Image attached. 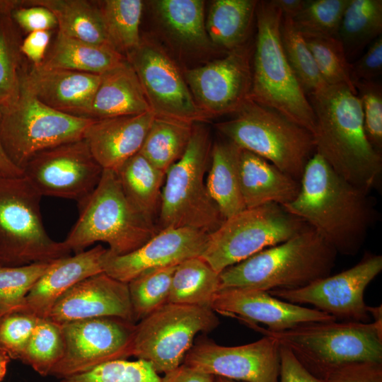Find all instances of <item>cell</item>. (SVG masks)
<instances>
[{"label": "cell", "instance_id": "46", "mask_svg": "<svg viewBox=\"0 0 382 382\" xmlns=\"http://www.w3.org/2000/svg\"><path fill=\"white\" fill-rule=\"evenodd\" d=\"M359 98L364 129L371 145L379 152L382 149V86L376 81L354 83Z\"/></svg>", "mask_w": 382, "mask_h": 382}, {"label": "cell", "instance_id": "27", "mask_svg": "<svg viewBox=\"0 0 382 382\" xmlns=\"http://www.w3.org/2000/svg\"><path fill=\"white\" fill-rule=\"evenodd\" d=\"M126 58L115 48L70 37L58 31L42 66L101 75Z\"/></svg>", "mask_w": 382, "mask_h": 382}, {"label": "cell", "instance_id": "13", "mask_svg": "<svg viewBox=\"0 0 382 382\" xmlns=\"http://www.w3.org/2000/svg\"><path fill=\"white\" fill-rule=\"evenodd\" d=\"M135 323L117 317L75 320L60 325L64 353L52 369L59 379L83 373L103 363L132 356Z\"/></svg>", "mask_w": 382, "mask_h": 382}, {"label": "cell", "instance_id": "35", "mask_svg": "<svg viewBox=\"0 0 382 382\" xmlns=\"http://www.w3.org/2000/svg\"><path fill=\"white\" fill-rule=\"evenodd\" d=\"M153 3L162 23L180 40L197 47L209 44L203 1L158 0Z\"/></svg>", "mask_w": 382, "mask_h": 382}, {"label": "cell", "instance_id": "49", "mask_svg": "<svg viewBox=\"0 0 382 382\" xmlns=\"http://www.w3.org/2000/svg\"><path fill=\"white\" fill-rule=\"evenodd\" d=\"M382 73V37L379 36L367 51L354 64H351L350 76L353 83L376 81Z\"/></svg>", "mask_w": 382, "mask_h": 382}, {"label": "cell", "instance_id": "39", "mask_svg": "<svg viewBox=\"0 0 382 382\" xmlns=\"http://www.w3.org/2000/svg\"><path fill=\"white\" fill-rule=\"evenodd\" d=\"M64 347L60 325L40 318L20 360L46 376L62 358Z\"/></svg>", "mask_w": 382, "mask_h": 382}, {"label": "cell", "instance_id": "2", "mask_svg": "<svg viewBox=\"0 0 382 382\" xmlns=\"http://www.w3.org/2000/svg\"><path fill=\"white\" fill-rule=\"evenodd\" d=\"M308 98L316 116V153L337 174L369 193L379 183L382 156L367 138L357 94L337 85Z\"/></svg>", "mask_w": 382, "mask_h": 382}, {"label": "cell", "instance_id": "6", "mask_svg": "<svg viewBox=\"0 0 382 382\" xmlns=\"http://www.w3.org/2000/svg\"><path fill=\"white\" fill-rule=\"evenodd\" d=\"M250 326L276 339L320 379L345 364L382 363V326L374 322H311L280 332Z\"/></svg>", "mask_w": 382, "mask_h": 382}, {"label": "cell", "instance_id": "3", "mask_svg": "<svg viewBox=\"0 0 382 382\" xmlns=\"http://www.w3.org/2000/svg\"><path fill=\"white\" fill-rule=\"evenodd\" d=\"M337 253L311 227L230 266L220 289H294L330 275Z\"/></svg>", "mask_w": 382, "mask_h": 382}, {"label": "cell", "instance_id": "18", "mask_svg": "<svg viewBox=\"0 0 382 382\" xmlns=\"http://www.w3.org/2000/svg\"><path fill=\"white\" fill-rule=\"evenodd\" d=\"M280 344L267 335L247 345L226 347L201 341L191 347L182 364L241 382H278Z\"/></svg>", "mask_w": 382, "mask_h": 382}, {"label": "cell", "instance_id": "51", "mask_svg": "<svg viewBox=\"0 0 382 382\" xmlns=\"http://www.w3.org/2000/svg\"><path fill=\"white\" fill-rule=\"evenodd\" d=\"M50 38V31H36L28 33L21 43V54H23L33 66L40 65L45 59Z\"/></svg>", "mask_w": 382, "mask_h": 382}, {"label": "cell", "instance_id": "12", "mask_svg": "<svg viewBox=\"0 0 382 382\" xmlns=\"http://www.w3.org/2000/svg\"><path fill=\"white\" fill-rule=\"evenodd\" d=\"M219 323L209 307L166 303L135 324L132 356L165 374L183 364L198 332Z\"/></svg>", "mask_w": 382, "mask_h": 382}, {"label": "cell", "instance_id": "38", "mask_svg": "<svg viewBox=\"0 0 382 382\" xmlns=\"http://www.w3.org/2000/svg\"><path fill=\"white\" fill-rule=\"evenodd\" d=\"M176 266L146 270L127 283L134 323L168 303Z\"/></svg>", "mask_w": 382, "mask_h": 382}, {"label": "cell", "instance_id": "7", "mask_svg": "<svg viewBox=\"0 0 382 382\" xmlns=\"http://www.w3.org/2000/svg\"><path fill=\"white\" fill-rule=\"evenodd\" d=\"M211 149L208 129L194 124L185 153L166 173L157 231L169 228H191L210 234L224 221L204 180Z\"/></svg>", "mask_w": 382, "mask_h": 382}, {"label": "cell", "instance_id": "24", "mask_svg": "<svg viewBox=\"0 0 382 382\" xmlns=\"http://www.w3.org/2000/svg\"><path fill=\"white\" fill-rule=\"evenodd\" d=\"M108 250L98 245L54 260L27 294L21 311L46 318L56 301L69 289L86 278L104 272Z\"/></svg>", "mask_w": 382, "mask_h": 382}, {"label": "cell", "instance_id": "44", "mask_svg": "<svg viewBox=\"0 0 382 382\" xmlns=\"http://www.w3.org/2000/svg\"><path fill=\"white\" fill-rule=\"evenodd\" d=\"M161 378L146 361L117 359L61 378L59 382H160Z\"/></svg>", "mask_w": 382, "mask_h": 382}, {"label": "cell", "instance_id": "5", "mask_svg": "<svg viewBox=\"0 0 382 382\" xmlns=\"http://www.w3.org/2000/svg\"><path fill=\"white\" fill-rule=\"evenodd\" d=\"M78 207L79 218L62 241L75 254L96 242H103L112 255H125L158 232L156 225L129 203L112 170L103 169L97 187Z\"/></svg>", "mask_w": 382, "mask_h": 382}, {"label": "cell", "instance_id": "47", "mask_svg": "<svg viewBox=\"0 0 382 382\" xmlns=\"http://www.w3.org/2000/svg\"><path fill=\"white\" fill-rule=\"evenodd\" d=\"M324 382H382V363L354 362L328 372Z\"/></svg>", "mask_w": 382, "mask_h": 382}, {"label": "cell", "instance_id": "22", "mask_svg": "<svg viewBox=\"0 0 382 382\" xmlns=\"http://www.w3.org/2000/svg\"><path fill=\"white\" fill-rule=\"evenodd\" d=\"M100 75L33 66L20 74L21 85L48 107L70 115L90 118Z\"/></svg>", "mask_w": 382, "mask_h": 382}, {"label": "cell", "instance_id": "11", "mask_svg": "<svg viewBox=\"0 0 382 382\" xmlns=\"http://www.w3.org/2000/svg\"><path fill=\"white\" fill-rule=\"evenodd\" d=\"M307 226L277 204L245 209L226 219L209 234L200 257L220 274L261 250L286 241Z\"/></svg>", "mask_w": 382, "mask_h": 382}, {"label": "cell", "instance_id": "37", "mask_svg": "<svg viewBox=\"0 0 382 382\" xmlns=\"http://www.w3.org/2000/svg\"><path fill=\"white\" fill-rule=\"evenodd\" d=\"M280 37L286 58L307 96L328 86L322 78L303 35L296 28L291 18L282 16Z\"/></svg>", "mask_w": 382, "mask_h": 382}, {"label": "cell", "instance_id": "8", "mask_svg": "<svg viewBox=\"0 0 382 382\" xmlns=\"http://www.w3.org/2000/svg\"><path fill=\"white\" fill-rule=\"evenodd\" d=\"M217 129L240 148L271 163L300 181L316 153L313 134L280 112L249 98Z\"/></svg>", "mask_w": 382, "mask_h": 382}, {"label": "cell", "instance_id": "29", "mask_svg": "<svg viewBox=\"0 0 382 382\" xmlns=\"http://www.w3.org/2000/svg\"><path fill=\"white\" fill-rule=\"evenodd\" d=\"M115 172L132 206L147 221L156 225L166 173L140 153L129 158Z\"/></svg>", "mask_w": 382, "mask_h": 382}, {"label": "cell", "instance_id": "10", "mask_svg": "<svg viewBox=\"0 0 382 382\" xmlns=\"http://www.w3.org/2000/svg\"><path fill=\"white\" fill-rule=\"evenodd\" d=\"M93 120L54 110L20 83L17 99L2 106L0 139L9 159L23 171L37 154L83 139Z\"/></svg>", "mask_w": 382, "mask_h": 382}, {"label": "cell", "instance_id": "43", "mask_svg": "<svg viewBox=\"0 0 382 382\" xmlns=\"http://www.w3.org/2000/svg\"><path fill=\"white\" fill-rule=\"evenodd\" d=\"M349 0H306L292 18L303 36L338 37L344 12Z\"/></svg>", "mask_w": 382, "mask_h": 382}, {"label": "cell", "instance_id": "15", "mask_svg": "<svg viewBox=\"0 0 382 382\" xmlns=\"http://www.w3.org/2000/svg\"><path fill=\"white\" fill-rule=\"evenodd\" d=\"M151 111L156 117L195 124L207 120L175 64L156 44L142 41L127 52Z\"/></svg>", "mask_w": 382, "mask_h": 382}, {"label": "cell", "instance_id": "50", "mask_svg": "<svg viewBox=\"0 0 382 382\" xmlns=\"http://www.w3.org/2000/svg\"><path fill=\"white\" fill-rule=\"evenodd\" d=\"M278 382H324L311 374L286 347L280 345Z\"/></svg>", "mask_w": 382, "mask_h": 382}, {"label": "cell", "instance_id": "14", "mask_svg": "<svg viewBox=\"0 0 382 382\" xmlns=\"http://www.w3.org/2000/svg\"><path fill=\"white\" fill-rule=\"evenodd\" d=\"M382 270V256L366 253L354 266L294 289L267 291L283 301L311 304L336 320L368 323L364 291Z\"/></svg>", "mask_w": 382, "mask_h": 382}, {"label": "cell", "instance_id": "55", "mask_svg": "<svg viewBox=\"0 0 382 382\" xmlns=\"http://www.w3.org/2000/svg\"><path fill=\"white\" fill-rule=\"evenodd\" d=\"M367 311L370 316L374 318V322L379 325H382V306H367Z\"/></svg>", "mask_w": 382, "mask_h": 382}, {"label": "cell", "instance_id": "25", "mask_svg": "<svg viewBox=\"0 0 382 382\" xmlns=\"http://www.w3.org/2000/svg\"><path fill=\"white\" fill-rule=\"evenodd\" d=\"M241 191L246 209L267 204L283 206L292 202L300 190V181L282 172L265 158L241 148Z\"/></svg>", "mask_w": 382, "mask_h": 382}, {"label": "cell", "instance_id": "23", "mask_svg": "<svg viewBox=\"0 0 382 382\" xmlns=\"http://www.w3.org/2000/svg\"><path fill=\"white\" fill-rule=\"evenodd\" d=\"M155 114H141L94 120L83 139L103 169L115 171L139 152Z\"/></svg>", "mask_w": 382, "mask_h": 382}, {"label": "cell", "instance_id": "42", "mask_svg": "<svg viewBox=\"0 0 382 382\" xmlns=\"http://www.w3.org/2000/svg\"><path fill=\"white\" fill-rule=\"evenodd\" d=\"M328 86L345 85L357 93L351 80V63L338 37L303 36Z\"/></svg>", "mask_w": 382, "mask_h": 382}, {"label": "cell", "instance_id": "17", "mask_svg": "<svg viewBox=\"0 0 382 382\" xmlns=\"http://www.w3.org/2000/svg\"><path fill=\"white\" fill-rule=\"evenodd\" d=\"M253 50L244 44L223 58L184 71L192 96L207 118L236 113L250 98Z\"/></svg>", "mask_w": 382, "mask_h": 382}, {"label": "cell", "instance_id": "21", "mask_svg": "<svg viewBox=\"0 0 382 382\" xmlns=\"http://www.w3.org/2000/svg\"><path fill=\"white\" fill-rule=\"evenodd\" d=\"M102 317L134 323L127 283L105 272L86 278L69 289L56 301L46 318L62 325Z\"/></svg>", "mask_w": 382, "mask_h": 382}, {"label": "cell", "instance_id": "4", "mask_svg": "<svg viewBox=\"0 0 382 382\" xmlns=\"http://www.w3.org/2000/svg\"><path fill=\"white\" fill-rule=\"evenodd\" d=\"M282 12L270 1H257L250 98L280 112L313 134L316 116L313 108L282 47Z\"/></svg>", "mask_w": 382, "mask_h": 382}, {"label": "cell", "instance_id": "57", "mask_svg": "<svg viewBox=\"0 0 382 382\" xmlns=\"http://www.w3.org/2000/svg\"><path fill=\"white\" fill-rule=\"evenodd\" d=\"M214 382H241L237 381L232 379L221 377V376H214Z\"/></svg>", "mask_w": 382, "mask_h": 382}, {"label": "cell", "instance_id": "32", "mask_svg": "<svg viewBox=\"0 0 382 382\" xmlns=\"http://www.w3.org/2000/svg\"><path fill=\"white\" fill-rule=\"evenodd\" d=\"M219 289V273L200 257H192L176 266L168 303L211 308Z\"/></svg>", "mask_w": 382, "mask_h": 382}, {"label": "cell", "instance_id": "19", "mask_svg": "<svg viewBox=\"0 0 382 382\" xmlns=\"http://www.w3.org/2000/svg\"><path fill=\"white\" fill-rule=\"evenodd\" d=\"M208 239V233L191 228H165L129 253L115 255L108 250L104 272L128 283L146 270L176 266L187 259L200 257Z\"/></svg>", "mask_w": 382, "mask_h": 382}, {"label": "cell", "instance_id": "26", "mask_svg": "<svg viewBox=\"0 0 382 382\" xmlns=\"http://www.w3.org/2000/svg\"><path fill=\"white\" fill-rule=\"evenodd\" d=\"M150 110L138 76L127 59L100 75L90 118L100 120Z\"/></svg>", "mask_w": 382, "mask_h": 382}, {"label": "cell", "instance_id": "45", "mask_svg": "<svg viewBox=\"0 0 382 382\" xmlns=\"http://www.w3.org/2000/svg\"><path fill=\"white\" fill-rule=\"evenodd\" d=\"M23 311H13L0 317V352L10 359H20L39 320Z\"/></svg>", "mask_w": 382, "mask_h": 382}, {"label": "cell", "instance_id": "28", "mask_svg": "<svg viewBox=\"0 0 382 382\" xmlns=\"http://www.w3.org/2000/svg\"><path fill=\"white\" fill-rule=\"evenodd\" d=\"M240 151L241 148L228 139L216 142L211 149L206 185L225 219L246 209L239 180Z\"/></svg>", "mask_w": 382, "mask_h": 382}, {"label": "cell", "instance_id": "33", "mask_svg": "<svg viewBox=\"0 0 382 382\" xmlns=\"http://www.w3.org/2000/svg\"><path fill=\"white\" fill-rule=\"evenodd\" d=\"M381 33L382 1L349 0L338 33L347 60L359 56Z\"/></svg>", "mask_w": 382, "mask_h": 382}, {"label": "cell", "instance_id": "41", "mask_svg": "<svg viewBox=\"0 0 382 382\" xmlns=\"http://www.w3.org/2000/svg\"><path fill=\"white\" fill-rule=\"evenodd\" d=\"M52 262L18 266L0 264V317L23 308L27 294Z\"/></svg>", "mask_w": 382, "mask_h": 382}, {"label": "cell", "instance_id": "16", "mask_svg": "<svg viewBox=\"0 0 382 382\" xmlns=\"http://www.w3.org/2000/svg\"><path fill=\"white\" fill-rule=\"evenodd\" d=\"M103 171L83 139L42 151L23 169V175L42 197L77 203L95 190Z\"/></svg>", "mask_w": 382, "mask_h": 382}, {"label": "cell", "instance_id": "58", "mask_svg": "<svg viewBox=\"0 0 382 382\" xmlns=\"http://www.w3.org/2000/svg\"><path fill=\"white\" fill-rule=\"evenodd\" d=\"M0 262H1V255H0Z\"/></svg>", "mask_w": 382, "mask_h": 382}, {"label": "cell", "instance_id": "53", "mask_svg": "<svg viewBox=\"0 0 382 382\" xmlns=\"http://www.w3.org/2000/svg\"><path fill=\"white\" fill-rule=\"evenodd\" d=\"M2 105L0 104V118ZM0 175L6 178H15L23 175V171L16 167L6 155L0 139Z\"/></svg>", "mask_w": 382, "mask_h": 382}, {"label": "cell", "instance_id": "34", "mask_svg": "<svg viewBox=\"0 0 382 382\" xmlns=\"http://www.w3.org/2000/svg\"><path fill=\"white\" fill-rule=\"evenodd\" d=\"M193 125L156 116L139 153L166 173L185 153Z\"/></svg>", "mask_w": 382, "mask_h": 382}, {"label": "cell", "instance_id": "31", "mask_svg": "<svg viewBox=\"0 0 382 382\" xmlns=\"http://www.w3.org/2000/svg\"><path fill=\"white\" fill-rule=\"evenodd\" d=\"M258 1L216 0L205 25L210 42L230 52L245 44Z\"/></svg>", "mask_w": 382, "mask_h": 382}, {"label": "cell", "instance_id": "56", "mask_svg": "<svg viewBox=\"0 0 382 382\" xmlns=\"http://www.w3.org/2000/svg\"><path fill=\"white\" fill-rule=\"evenodd\" d=\"M9 359L10 358L5 353L0 352V382L6 375Z\"/></svg>", "mask_w": 382, "mask_h": 382}, {"label": "cell", "instance_id": "48", "mask_svg": "<svg viewBox=\"0 0 382 382\" xmlns=\"http://www.w3.org/2000/svg\"><path fill=\"white\" fill-rule=\"evenodd\" d=\"M11 17L26 33L50 31L58 27L57 18L48 8L41 6H21L11 13Z\"/></svg>", "mask_w": 382, "mask_h": 382}, {"label": "cell", "instance_id": "30", "mask_svg": "<svg viewBox=\"0 0 382 382\" xmlns=\"http://www.w3.org/2000/svg\"><path fill=\"white\" fill-rule=\"evenodd\" d=\"M23 5L41 6L50 10L57 18L58 31L66 36L113 47L96 4L85 0H27L23 1Z\"/></svg>", "mask_w": 382, "mask_h": 382}, {"label": "cell", "instance_id": "54", "mask_svg": "<svg viewBox=\"0 0 382 382\" xmlns=\"http://www.w3.org/2000/svg\"><path fill=\"white\" fill-rule=\"evenodd\" d=\"M306 0H270L283 16L294 18L303 8Z\"/></svg>", "mask_w": 382, "mask_h": 382}, {"label": "cell", "instance_id": "40", "mask_svg": "<svg viewBox=\"0 0 382 382\" xmlns=\"http://www.w3.org/2000/svg\"><path fill=\"white\" fill-rule=\"evenodd\" d=\"M19 34L11 14H0V104L14 102L20 92Z\"/></svg>", "mask_w": 382, "mask_h": 382}, {"label": "cell", "instance_id": "52", "mask_svg": "<svg viewBox=\"0 0 382 382\" xmlns=\"http://www.w3.org/2000/svg\"><path fill=\"white\" fill-rule=\"evenodd\" d=\"M160 382H214V376L181 364L165 374Z\"/></svg>", "mask_w": 382, "mask_h": 382}, {"label": "cell", "instance_id": "1", "mask_svg": "<svg viewBox=\"0 0 382 382\" xmlns=\"http://www.w3.org/2000/svg\"><path fill=\"white\" fill-rule=\"evenodd\" d=\"M282 207L344 255L358 253L376 219L369 193L337 174L317 153L305 167L297 196Z\"/></svg>", "mask_w": 382, "mask_h": 382}, {"label": "cell", "instance_id": "59", "mask_svg": "<svg viewBox=\"0 0 382 382\" xmlns=\"http://www.w3.org/2000/svg\"><path fill=\"white\" fill-rule=\"evenodd\" d=\"M1 175H0V177H1Z\"/></svg>", "mask_w": 382, "mask_h": 382}, {"label": "cell", "instance_id": "36", "mask_svg": "<svg viewBox=\"0 0 382 382\" xmlns=\"http://www.w3.org/2000/svg\"><path fill=\"white\" fill-rule=\"evenodd\" d=\"M98 6L109 40L117 51L127 53L139 46L141 1L105 0Z\"/></svg>", "mask_w": 382, "mask_h": 382}, {"label": "cell", "instance_id": "20", "mask_svg": "<svg viewBox=\"0 0 382 382\" xmlns=\"http://www.w3.org/2000/svg\"><path fill=\"white\" fill-rule=\"evenodd\" d=\"M211 308L220 314L235 317L248 325L262 323L270 332H280L299 325L337 320L318 309L291 303L265 291L228 288L216 294Z\"/></svg>", "mask_w": 382, "mask_h": 382}, {"label": "cell", "instance_id": "9", "mask_svg": "<svg viewBox=\"0 0 382 382\" xmlns=\"http://www.w3.org/2000/svg\"><path fill=\"white\" fill-rule=\"evenodd\" d=\"M41 197L24 175L0 177V264L18 266L70 255L63 242L47 233Z\"/></svg>", "mask_w": 382, "mask_h": 382}]
</instances>
